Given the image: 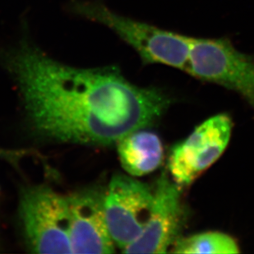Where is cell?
I'll list each match as a JSON object with an SVG mask.
<instances>
[{"mask_svg": "<svg viewBox=\"0 0 254 254\" xmlns=\"http://www.w3.org/2000/svg\"><path fill=\"white\" fill-rule=\"evenodd\" d=\"M0 64L19 89L34 131L52 141L117 143L156 123L170 106L162 90L132 84L115 66L81 68L54 60L27 33L0 48Z\"/></svg>", "mask_w": 254, "mask_h": 254, "instance_id": "cell-1", "label": "cell"}, {"mask_svg": "<svg viewBox=\"0 0 254 254\" xmlns=\"http://www.w3.org/2000/svg\"><path fill=\"white\" fill-rule=\"evenodd\" d=\"M69 10L111 29L138 54L144 64H159L186 69L192 37L118 14L99 1H72Z\"/></svg>", "mask_w": 254, "mask_h": 254, "instance_id": "cell-2", "label": "cell"}, {"mask_svg": "<svg viewBox=\"0 0 254 254\" xmlns=\"http://www.w3.org/2000/svg\"><path fill=\"white\" fill-rule=\"evenodd\" d=\"M25 240L35 254H72L67 197L46 186L25 190L19 202Z\"/></svg>", "mask_w": 254, "mask_h": 254, "instance_id": "cell-3", "label": "cell"}, {"mask_svg": "<svg viewBox=\"0 0 254 254\" xmlns=\"http://www.w3.org/2000/svg\"><path fill=\"white\" fill-rule=\"evenodd\" d=\"M185 71L235 91L254 111V55L238 51L229 39L192 38Z\"/></svg>", "mask_w": 254, "mask_h": 254, "instance_id": "cell-4", "label": "cell"}, {"mask_svg": "<svg viewBox=\"0 0 254 254\" xmlns=\"http://www.w3.org/2000/svg\"><path fill=\"white\" fill-rule=\"evenodd\" d=\"M232 122L228 115H215L198 125L170 151V177L181 189L194 182L221 157L230 142Z\"/></svg>", "mask_w": 254, "mask_h": 254, "instance_id": "cell-5", "label": "cell"}, {"mask_svg": "<svg viewBox=\"0 0 254 254\" xmlns=\"http://www.w3.org/2000/svg\"><path fill=\"white\" fill-rule=\"evenodd\" d=\"M153 190L137 180L118 175L105 195V215L115 245L124 250L139 237L151 211Z\"/></svg>", "mask_w": 254, "mask_h": 254, "instance_id": "cell-6", "label": "cell"}, {"mask_svg": "<svg viewBox=\"0 0 254 254\" xmlns=\"http://www.w3.org/2000/svg\"><path fill=\"white\" fill-rule=\"evenodd\" d=\"M186 213L181 188L164 171L156 181L148 219L125 254H165L180 239Z\"/></svg>", "mask_w": 254, "mask_h": 254, "instance_id": "cell-7", "label": "cell"}, {"mask_svg": "<svg viewBox=\"0 0 254 254\" xmlns=\"http://www.w3.org/2000/svg\"><path fill=\"white\" fill-rule=\"evenodd\" d=\"M105 195L97 189H88L67 197L72 254L115 252L106 223Z\"/></svg>", "mask_w": 254, "mask_h": 254, "instance_id": "cell-8", "label": "cell"}, {"mask_svg": "<svg viewBox=\"0 0 254 254\" xmlns=\"http://www.w3.org/2000/svg\"><path fill=\"white\" fill-rule=\"evenodd\" d=\"M118 152L123 168L129 175L141 176L158 169L163 161L160 137L150 131L137 130L118 141Z\"/></svg>", "mask_w": 254, "mask_h": 254, "instance_id": "cell-9", "label": "cell"}, {"mask_svg": "<svg viewBox=\"0 0 254 254\" xmlns=\"http://www.w3.org/2000/svg\"><path fill=\"white\" fill-rule=\"evenodd\" d=\"M173 253L185 254H230L240 253L236 240L218 231H208L180 237L173 245Z\"/></svg>", "mask_w": 254, "mask_h": 254, "instance_id": "cell-10", "label": "cell"}]
</instances>
